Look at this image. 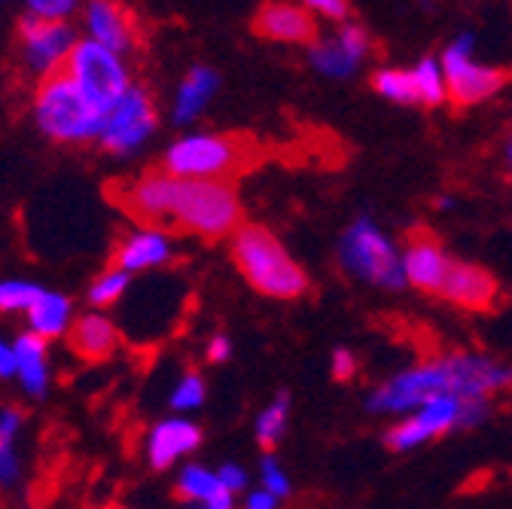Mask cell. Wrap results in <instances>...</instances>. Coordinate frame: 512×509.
I'll use <instances>...</instances> for the list:
<instances>
[{"instance_id":"3957f363","label":"cell","mask_w":512,"mask_h":509,"mask_svg":"<svg viewBox=\"0 0 512 509\" xmlns=\"http://www.w3.org/2000/svg\"><path fill=\"white\" fill-rule=\"evenodd\" d=\"M244 205L229 180H177L171 196L168 232L202 241H229L244 226Z\"/></svg>"},{"instance_id":"4fadbf2b","label":"cell","mask_w":512,"mask_h":509,"mask_svg":"<svg viewBox=\"0 0 512 509\" xmlns=\"http://www.w3.org/2000/svg\"><path fill=\"white\" fill-rule=\"evenodd\" d=\"M177 177L165 174L162 168L144 171L132 180H122L113 189V202L122 214L132 217L138 226H153L168 232L171 217V196H174Z\"/></svg>"},{"instance_id":"cb8c5ba5","label":"cell","mask_w":512,"mask_h":509,"mask_svg":"<svg viewBox=\"0 0 512 509\" xmlns=\"http://www.w3.org/2000/svg\"><path fill=\"white\" fill-rule=\"evenodd\" d=\"M174 494L189 506V509H202L208 503H214L217 497L226 494V488L220 485V476L217 470L205 467V464H186L177 479H174ZM232 494V491H229Z\"/></svg>"},{"instance_id":"7bdbcfd3","label":"cell","mask_w":512,"mask_h":509,"mask_svg":"<svg viewBox=\"0 0 512 509\" xmlns=\"http://www.w3.org/2000/svg\"><path fill=\"white\" fill-rule=\"evenodd\" d=\"M116 509H122V506H116Z\"/></svg>"},{"instance_id":"b9f144b4","label":"cell","mask_w":512,"mask_h":509,"mask_svg":"<svg viewBox=\"0 0 512 509\" xmlns=\"http://www.w3.org/2000/svg\"><path fill=\"white\" fill-rule=\"evenodd\" d=\"M436 208H439V211H452V208H455V199L442 196V199H436Z\"/></svg>"},{"instance_id":"5b68a950","label":"cell","mask_w":512,"mask_h":509,"mask_svg":"<svg viewBox=\"0 0 512 509\" xmlns=\"http://www.w3.org/2000/svg\"><path fill=\"white\" fill-rule=\"evenodd\" d=\"M37 129L55 144H98L104 110H98L83 89L64 74H52L34 89Z\"/></svg>"},{"instance_id":"6da1fadb","label":"cell","mask_w":512,"mask_h":509,"mask_svg":"<svg viewBox=\"0 0 512 509\" xmlns=\"http://www.w3.org/2000/svg\"><path fill=\"white\" fill-rule=\"evenodd\" d=\"M506 391H512V363L488 351L461 348L439 351L381 378L366 394V409L372 415L403 418L439 397H458L464 403H494Z\"/></svg>"},{"instance_id":"60d3db41","label":"cell","mask_w":512,"mask_h":509,"mask_svg":"<svg viewBox=\"0 0 512 509\" xmlns=\"http://www.w3.org/2000/svg\"><path fill=\"white\" fill-rule=\"evenodd\" d=\"M500 159H503V171H506V177H509V183H512V132H509L506 141H503Z\"/></svg>"},{"instance_id":"f35d334b","label":"cell","mask_w":512,"mask_h":509,"mask_svg":"<svg viewBox=\"0 0 512 509\" xmlns=\"http://www.w3.org/2000/svg\"><path fill=\"white\" fill-rule=\"evenodd\" d=\"M19 430H22V412L13 406L0 409V449H4V445H13Z\"/></svg>"},{"instance_id":"277c9868","label":"cell","mask_w":512,"mask_h":509,"mask_svg":"<svg viewBox=\"0 0 512 509\" xmlns=\"http://www.w3.org/2000/svg\"><path fill=\"white\" fill-rule=\"evenodd\" d=\"M339 269L366 287L400 293L406 290L403 278V247L391 232H384L372 217H354L336 244Z\"/></svg>"},{"instance_id":"4316f807","label":"cell","mask_w":512,"mask_h":509,"mask_svg":"<svg viewBox=\"0 0 512 509\" xmlns=\"http://www.w3.org/2000/svg\"><path fill=\"white\" fill-rule=\"evenodd\" d=\"M412 77H415V89H418V101L421 107H442L448 104V83H445V71L439 55H424L412 65Z\"/></svg>"},{"instance_id":"e575fe53","label":"cell","mask_w":512,"mask_h":509,"mask_svg":"<svg viewBox=\"0 0 512 509\" xmlns=\"http://www.w3.org/2000/svg\"><path fill=\"white\" fill-rule=\"evenodd\" d=\"M217 476H220V485L226 488V491H232L235 497H244L253 485H250V473L241 467V464H235V461H226V464H220L217 467Z\"/></svg>"},{"instance_id":"f1b7e54d","label":"cell","mask_w":512,"mask_h":509,"mask_svg":"<svg viewBox=\"0 0 512 509\" xmlns=\"http://www.w3.org/2000/svg\"><path fill=\"white\" fill-rule=\"evenodd\" d=\"M128 284H132V275H128V272L113 269V266H110V269H104V272L92 281V287H89V293H86V299H89L92 311L113 308V305L125 296Z\"/></svg>"},{"instance_id":"52a82bcc","label":"cell","mask_w":512,"mask_h":509,"mask_svg":"<svg viewBox=\"0 0 512 509\" xmlns=\"http://www.w3.org/2000/svg\"><path fill=\"white\" fill-rule=\"evenodd\" d=\"M247 144L223 132H186L168 144L162 171L177 180H229L244 171Z\"/></svg>"},{"instance_id":"e0dca14e","label":"cell","mask_w":512,"mask_h":509,"mask_svg":"<svg viewBox=\"0 0 512 509\" xmlns=\"http://www.w3.org/2000/svg\"><path fill=\"white\" fill-rule=\"evenodd\" d=\"M83 28L86 37L119 52L128 55L138 46V22L128 13V7L122 0H86L83 4Z\"/></svg>"},{"instance_id":"ac0fdd59","label":"cell","mask_w":512,"mask_h":509,"mask_svg":"<svg viewBox=\"0 0 512 509\" xmlns=\"http://www.w3.org/2000/svg\"><path fill=\"white\" fill-rule=\"evenodd\" d=\"M205 433L196 421L189 418H162L159 424H153L147 430V445H144V455H147V464L156 470V473H165L171 470L177 461L189 458L199 452Z\"/></svg>"},{"instance_id":"83f0119b","label":"cell","mask_w":512,"mask_h":509,"mask_svg":"<svg viewBox=\"0 0 512 509\" xmlns=\"http://www.w3.org/2000/svg\"><path fill=\"white\" fill-rule=\"evenodd\" d=\"M208 400V381L199 369H186L171 388V397H168V406L174 412H196L202 409Z\"/></svg>"},{"instance_id":"ba28073f","label":"cell","mask_w":512,"mask_h":509,"mask_svg":"<svg viewBox=\"0 0 512 509\" xmlns=\"http://www.w3.org/2000/svg\"><path fill=\"white\" fill-rule=\"evenodd\" d=\"M476 43V31H461L439 55L448 83V104L455 107H479L497 98L506 86V74L476 55Z\"/></svg>"},{"instance_id":"30bf717a","label":"cell","mask_w":512,"mask_h":509,"mask_svg":"<svg viewBox=\"0 0 512 509\" xmlns=\"http://www.w3.org/2000/svg\"><path fill=\"white\" fill-rule=\"evenodd\" d=\"M159 129V110L153 95L144 86H132L107 113L101 122L98 147L110 156H132L138 153Z\"/></svg>"},{"instance_id":"836d02e7","label":"cell","mask_w":512,"mask_h":509,"mask_svg":"<svg viewBox=\"0 0 512 509\" xmlns=\"http://www.w3.org/2000/svg\"><path fill=\"white\" fill-rule=\"evenodd\" d=\"M330 375L333 381H339V385H348V381H354L360 375V360L351 348H336L330 354Z\"/></svg>"},{"instance_id":"4dcf8cb0","label":"cell","mask_w":512,"mask_h":509,"mask_svg":"<svg viewBox=\"0 0 512 509\" xmlns=\"http://www.w3.org/2000/svg\"><path fill=\"white\" fill-rule=\"evenodd\" d=\"M43 287L31 281H0V314H16L31 311V305L40 299Z\"/></svg>"},{"instance_id":"d6986e66","label":"cell","mask_w":512,"mask_h":509,"mask_svg":"<svg viewBox=\"0 0 512 509\" xmlns=\"http://www.w3.org/2000/svg\"><path fill=\"white\" fill-rule=\"evenodd\" d=\"M174 260V238L165 229H153V226H138L132 232H125L113 250V269H122L128 275L138 272H150V269H162Z\"/></svg>"},{"instance_id":"7a4b0ae2","label":"cell","mask_w":512,"mask_h":509,"mask_svg":"<svg viewBox=\"0 0 512 509\" xmlns=\"http://www.w3.org/2000/svg\"><path fill=\"white\" fill-rule=\"evenodd\" d=\"M229 257L238 275L250 284V290L266 299L293 302L311 290V278L302 263L263 223H244L229 238Z\"/></svg>"},{"instance_id":"ab89813d","label":"cell","mask_w":512,"mask_h":509,"mask_svg":"<svg viewBox=\"0 0 512 509\" xmlns=\"http://www.w3.org/2000/svg\"><path fill=\"white\" fill-rule=\"evenodd\" d=\"M16 351L13 345H7L4 339H0V378H13L16 375Z\"/></svg>"},{"instance_id":"f546056e","label":"cell","mask_w":512,"mask_h":509,"mask_svg":"<svg viewBox=\"0 0 512 509\" xmlns=\"http://www.w3.org/2000/svg\"><path fill=\"white\" fill-rule=\"evenodd\" d=\"M256 485L266 488L269 494H275L281 500H287L293 494V479H290V473L284 470V464L278 461L275 452H263L260 467H256Z\"/></svg>"},{"instance_id":"7402d4cb","label":"cell","mask_w":512,"mask_h":509,"mask_svg":"<svg viewBox=\"0 0 512 509\" xmlns=\"http://www.w3.org/2000/svg\"><path fill=\"white\" fill-rule=\"evenodd\" d=\"M46 339H40L37 333H22L16 342H13V351H16V375L22 381L25 394L31 397H46V388H49V363H46Z\"/></svg>"},{"instance_id":"1f68e13d","label":"cell","mask_w":512,"mask_h":509,"mask_svg":"<svg viewBox=\"0 0 512 509\" xmlns=\"http://www.w3.org/2000/svg\"><path fill=\"white\" fill-rule=\"evenodd\" d=\"M28 16L49 19V22H68L77 10H83L86 0H25Z\"/></svg>"},{"instance_id":"8d00e7d4","label":"cell","mask_w":512,"mask_h":509,"mask_svg":"<svg viewBox=\"0 0 512 509\" xmlns=\"http://www.w3.org/2000/svg\"><path fill=\"white\" fill-rule=\"evenodd\" d=\"M19 476H22V464H19V455H16V449L13 445H4L0 449V485H16L19 482Z\"/></svg>"},{"instance_id":"d4e9b609","label":"cell","mask_w":512,"mask_h":509,"mask_svg":"<svg viewBox=\"0 0 512 509\" xmlns=\"http://www.w3.org/2000/svg\"><path fill=\"white\" fill-rule=\"evenodd\" d=\"M290 409H293V400L287 391H278L260 412L253 418V439L260 445L263 452H275L287 427H290Z\"/></svg>"},{"instance_id":"ffe728a7","label":"cell","mask_w":512,"mask_h":509,"mask_svg":"<svg viewBox=\"0 0 512 509\" xmlns=\"http://www.w3.org/2000/svg\"><path fill=\"white\" fill-rule=\"evenodd\" d=\"M68 348L86 363H104L119 348V330L101 311H86L68 330Z\"/></svg>"},{"instance_id":"d6a6232c","label":"cell","mask_w":512,"mask_h":509,"mask_svg":"<svg viewBox=\"0 0 512 509\" xmlns=\"http://www.w3.org/2000/svg\"><path fill=\"white\" fill-rule=\"evenodd\" d=\"M299 4H302L311 16H317V22L324 19V22L342 25V22H348V16H351V0H299Z\"/></svg>"},{"instance_id":"d590c367","label":"cell","mask_w":512,"mask_h":509,"mask_svg":"<svg viewBox=\"0 0 512 509\" xmlns=\"http://www.w3.org/2000/svg\"><path fill=\"white\" fill-rule=\"evenodd\" d=\"M232 354H235V348H232V339L226 333H211L208 336V342H205V360L208 363L223 366V363L232 360Z\"/></svg>"},{"instance_id":"8fae6325","label":"cell","mask_w":512,"mask_h":509,"mask_svg":"<svg viewBox=\"0 0 512 509\" xmlns=\"http://www.w3.org/2000/svg\"><path fill=\"white\" fill-rule=\"evenodd\" d=\"M372 55V34L357 22H342L336 31L320 34L308 46V65L327 80H351L363 71Z\"/></svg>"},{"instance_id":"484cf974","label":"cell","mask_w":512,"mask_h":509,"mask_svg":"<svg viewBox=\"0 0 512 509\" xmlns=\"http://www.w3.org/2000/svg\"><path fill=\"white\" fill-rule=\"evenodd\" d=\"M372 92L397 107H421L418 101V89H415V77L412 68H400V65H381L372 71L369 77Z\"/></svg>"},{"instance_id":"74e56055","label":"cell","mask_w":512,"mask_h":509,"mask_svg":"<svg viewBox=\"0 0 512 509\" xmlns=\"http://www.w3.org/2000/svg\"><path fill=\"white\" fill-rule=\"evenodd\" d=\"M238 509H281V497L269 494V491L260 488V485H253V488L241 497Z\"/></svg>"},{"instance_id":"8992f818","label":"cell","mask_w":512,"mask_h":509,"mask_svg":"<svg viewBox=\"0 0 512 509\" xmlns=\"http://www.w3.org/2000/svg\"><path fill=\"white\" fill-rule=\"evenodd\" d=\"M488 415H491V403H464L458 397H439L415 409L412 415L394 418V424L381 433V439L391 452L409 455L455 430H473L485 424Z\"/></svg>"},{"instance_id":"5bb4252c","label":"cell","mask_w":512,"mask_h":509,"mask_svg":"<svg viewBox=\"0 0 512 509\" xmlns=\"http://www.w3.org/2000/svg\"><path fill=\"white\" fill-rule=\"evenodd\" d=\"M400 247H403L406 287H412L415 293H424V296H439V290L458 257H452V250L439 241V235H433L427 229L409 232V238Z\"/></svg>"},{"instance_id":"9c48e42d","label":"cell","mask_w":512,"mask_h":509,"mask_svg":"<svg viewBox=\"0 0 512 509\" xmlns=\"http://www.w3.org/2000/svg\"><path fill=\"white\" fill-rule=\"evenodd\" d=\"M64 74H68L83 89V95L104 113L135 86L125 55H119L89 37H83L74 46L68 65H64Z\"/></svg>"},{"instance_id":"603a6c76","label":"cell","mask_w":512,"mask_h":509,"mask_svg":"<svg viewBox=\"0 0 512 509\" xmlns=\"http://www.w3.org/2000/svg\"><path fill=\"white\" fill-rule=\"evenodd\" d=\"M71 314H74V302L68 296L55 293V290H43L40 299L28 311L31 333H37L46 342L49 339H58V336H68V330H71Z\"/></svg>"},{"instance_id":"7c38bea8","label":"cell","mask_w":512,"mask_h":509,"mask_svg":"<svg viewBox=\"0 0 512 509\" xmlns=\"http://www.w3.org/2000/svg\"><path fill=\"white\" fill-rule=\"evenodd\" d=\"M19 43H22V58L25 68L40 80L64 71L74 46L80 43L77 31L71 22H49L37 16H25L19 25Z\"/></svg>"},{"instance_id":"44dd1931","label":"cell","mask_w":512,"mask_h":509,"mask_svg":"<svg viewBox=\"0 0 512 509\" xmlns=\"http://www.w3.org/2000/svg\"><path fill=\"white\" fill-rule=\"evenodd\" d=\"M220 92V74L208 65H196L189 68L186 77L180 80L174 101H171V119L177 125H192L217 98Z\"/></svg>"},{"instance_id":"2e32d148","label":"cell","mask_w":512,"mask_h":509,"mask_svg":"<svg viewBox=\"0 0 512 509\" xmlns=\"http://www.w3.org/2000/svg\"><path fill=\"white\" fill-rule=\"evenodd\" d=\"M317 16H311L299 0H269L253 16V31L287 46H311L317 34Z\"/></svg>"},{"instance_id":"9a60e30c","label":"cell","mask_w":512,"mask_h":509,"mask_svg":"<svg viewBox=\"0 0 512 509\" xmlns=\"http://www.w3.org/2000/svg\"><path fill=\"white\" fill-rule=\"evenodd\" d=\"M500 296H503V290H500V281L494 278V272H488L485 266L470 263V260H455V266L448 272L436 299H442L452 308H461V311L485 314L500 305Z\"/></svg>"}]
</instances>
